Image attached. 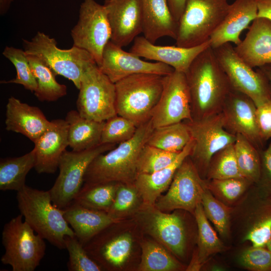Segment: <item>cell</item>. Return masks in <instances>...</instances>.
I'll return each instance as SVG.
<instances>
[{"mask_svg": "<svg viewBox=\"0 0 271 271\" xmlns=\"http://www.w3.org/2000/svg\"><path fill=\"white\" fill-rule=\"evenodd\" d=\"M185 74L193 120L220 113L232 88L213 49L210 46L200 53Z\"/></svg>", "mask_w": 271, "mask_h": 271, "instance_id": "1", "label": "cell"}, {"mask_svg": "<svg viewBox=\"0 0 271 271\" xmlns=\"http://www.w3.org/2000/svg\"><path fill=\"white\" fill-rule=\"evenodd\" d=\"M154 127L151 118L138 127L133 137L115 148L97 156L86 172L84 184L107 182L134 183L138 175L140 153L147 143Z\"/></svg>", "mask_w": 271, "mask_h": 271, "instance_id": "2", "label": "cell"}, {"mask_svg": "<svg viewBox=\"0 0 271 271\" xmlns=\"http://www.w3.org/2000/svg\"><path fill=\"white\" fill-rule=\"evenodd\" d=\"M17 200L21 214L33 230L58 249H65V236L75 235L63 210L53 204L49 190L26 185L17 192Z\"/></svg>", "mask_w": 271, "mask_h": 271, "instance_id": "3", "label": "cell"}, {"mask_svg": "<svg viewBox=\"0 0 271 271\" xmlns=\"http://www.w3.org/2000/svg\"><path fill=\"white\" fill-rule=\"evenodd\" d=\"M164 76L140 73L115 83L117 114L131 120L137 127L150 120L162 92Z\"/></svg>", "mask_w": 271, "mask_h": 271, "instance_id": "4", "label": "cell"}, {"mask_svg": "<svg viewBox=\"0 0 271 271\" xmlns=\"http://www.w3.org/2000/svg\"><path fill=\"white\" fill-rule=\"evenodd\" d=\"M23 45L27 54L38 57L55 75L71 80L78 89L86 68L96 63L87 51L73 45L68 49H60L54 38L40 31L30 40L23 39Z\"/></svg>", "mask_w": 271, "mask_h": 271, "instance_id": "5", "label": "cell"}, {"mask_svg": "<svg viewBox=\"0 0 271 271\" xmlns=\"http://www.w3.org/2000/svg\"><path fill=\"white\" fill-rule=\"evenodd\" d=\"M227 0H186L178 22L176 45L190 48L209 40L228 13Z\"/></svg>", "mask_w": 271, "mask_h": 271, "instance_id": "6", "label": "cell"}, {"mask_svg": "<svg viewBox=\"0 0 271 271\" xmlns=\"http://www.w3.org/2000/svg\"><path fill=\"white\" fill-rule=\"evenodd\" d=\"M20 214L4 225L2 243L5 253L1 262L13 271H34L45 254L44 239L38 234Z\"/></svg>", "mask_w": 271, "mask_h": 271, "instance_id": "7", "label": "cell"}, {"mask_svg": "<svg viewBox=\"0 0 271 271\" xmlns=\"http://www.w3.org/2000/svg\"><path fill=\"white\" fill-rule=\"evenodd\" d=\"M115 146L101 144L81 151L65 150L60 159L59 175L49 190L53 204L61 209L69 206L83 185L86 172L92 161Z\"/></svg>", "mask_w": 271, "mask_h": 271, "instance_id": "8", "label": "cell"}, {"mask_svg": "<svg viewBox=\"0 0 271 271\" xmlns=\"http://www.w3.org/2000/svg\"><path fill=\"white\" fill-rule=\"evenodd\" d=\"M78 90L76 106L81 116L102 122L117 114L115 83L100 70L96 63L86 68Z\"/></svg>", "mask_w": 271, "mask_h": 271, "instance_id": "9", "label": "cell"}, {"mask_svg": "<svg viewBox=\"0 0 271 271\" xmlns=\"http://www.w3.org/2000/svg\"><path fill=\"white\" fill-rule=\"evenodd\" d=\"M232 89L248 96L256 107L271 99V85L257 68L255 71L235 52L230 43L213 49Z\"/></svg>", "mask_w": 271, "mask_h": 271, "instance_id": "10", "label": "cell"}, {"mask_svg": "<svg viewBox=\"0 0 271 271\" xmlns=\"http://www.w3.org/2000/svg\"><path fill=\"white\" fill-rule=\"evenodd\" d=\"M70 35L73 46L89 52L100 66L103 50L111 36L104 6L95 0H83L78 22L71 29Z\"/></svg>", "mask_w": 271, "mask_h": 271, "instance_id": "11", "label": "cell"}, {"mask_svg": "<svg viewBox=\"0 0 271 271\" xmlns=\"http://www.w3.org/2000/svg\"><path fill=\"white\" fill-rule=\"evenodd\" d=\"M184 121L188 125L193 141L189 157L200 176L206 177L213 156L234 144L236 135L224 128L221 112L199 120Z\"/></svg>", "mask_w": 271, "mask_h": 271, "instance_id": "12", "label": "cell"}, {"mask_svg": "<svg viewBox=\"0 0 271 271\" xmlns=\"http://www.w3.org/2000/svg\"><path fill=\"white\" fill-rule=\"evenodd\" d=\"M132 217L143 232L176 256H183L186 232L183 220L178 214L166 213L155 205H144Z\"/></svg>", "mask_w": 271, "mask_h": 271, "instance_id": "13", "label": "cell"}, {"mask_svg": "<svg viewBox=\"0 0 271 271\" xmlns=\"http://www.w3.org/2000/svg\"><path fill=\"white\" fill-rule=\"evenodd\" d=\"M206 187L205 180L189 156L177 169L167 192L158 198L155 206L164 212L183 209L194 213Z\"/></svg>", "mask_w": 271, "mask_h": 271, "instance_id": "14", "label": "cell"}, {"mask_svg": "<svg viewBox=\"0 0 271 271\" xmlns=\"http://www.w3.org/2000/svg\"><path fill=\"white\" fill-rule=\"evenodd\" d=\"M151 118L154 128L193 120L185 73L174 70L164 76L162 92Z\"/></svg>", "mask_w": 271, "mask_h": 271, "instance_id": "15", "label": "cell"}, {"mask_svg": "<svg viewBox=\"0 0 271 271\" xmlns=\"http://www.w3.org/2000/svg\"><path fill=\"white\" fill-rule=\"evenodd\" d=\"M117 223L108 226L83 245L103 269H122L132 252L133 236L130 232L119 231Z\"/></svg>", "mask_w": 271, "mask_h": 271, "instance_id": "16", "label": "cell"}, {"mask_svg": "<svg viewBox=\"0 0 271 271\" xmlns=\"http://www.w3.org/2000/svg\"><path fill=\"white\" fill-rule=\"evenodd\" d=\"M256 106L248 96L232 89L223 104L221 113L224 128L236 135L240 134L260 152L264 141L257 124Z\"/></svg>", "mask_w": 271, "mask_h": 271, "instance_id": "17", "label": "cell"}, {"mask_svg": "<svg viewBox=\"0 0 271 271\" xmlns=\"http://www.w3.org/2000/svg\"><path fill=\"white\" fill-rule=\"evenodd\" d=\"M130 52H126L110 40L103 50L100 70L114 83L129 76L150 73L166 76L175 70L159 62H149Z\"/></svg>", "mask_w": 271, "mask_h": 271, "instance_id": "18", "label": "cell"}, {"mask_svg": "<svg viewBox=\"0 0 271 271\" xmlns=\"http://www.w3.org/2000/svg\"><path fill=\"white\" fill-rule=\"evenodd\" d=\"M111 36L110 41L123 47L143 31L141 0H105Z\"/></svg>", "mask_w": 271, "mask_h": 271, "instance_id": "19", "label": "cell"}, {"mask_svg": "<svg viewBox=\"0 0 271 271\" xmlns=\"http://www.w3.org/2000/svg\"><path fill=\"white\" fill-rule=\"evenodd\" d=\"M210 46V41L194 47L156 45L144 36H138L129 52L140 57L166 64L176 71L186 73L196 57Z\"/></svg>", "mask_w": 271, "mask_h": 271, "instance_id": "20", "label": "cell"}, {"mask_svg": "<svg viewBox=\"0 0 271 271\" xmlns=\"http://www.w3.org/2000/svg\"><path fill=\"white\" fill-rule=\"evenodd\" d=\"M68 124L65 119L51 121L48 128L35 142V169L39 174H53L58 169L60 159L66 148Z\"/></svg>", "mask_w": 271, "mask_h": 271, "instance_id": "21", "label": "cell"}, {"mask_svg": "<svg viewBox=\"0 0 271 271\" xmlns=\"http://www.w3.org/2000/svg\"><path fill=\"white\" fill-rule=\"evenodd\" d=\"M51 123L38 107L11 96L6 105V129L21 133L35 143Z\"/></svg>", "mask_w": 271, "mask_h": 271, "instance_id": "22", "label": "cell"}, {"mask_svg": "<svg viewBox=\"0 0 271 271\" xmlns=\"http://www.w3.org/2000/svg\"><path fill=\"white\" fill-rule=\"evenodd\" d=\"M257 17L255 0H235L218 28L209 39L210 47L215 49L226 43L238 45L242 40L241 32L249 28V25Z\"/></svg>", "mask_w": 271, "mask_h": 271, "instance_id": "23", "label": "cell"}, {"mask_svg": "<svg viewBox=\"0 0 271 271\" xmlns=\"http://www.w3.org/2000/svg\"><path fill=\"white\" fill-rule=\"evenodd\" d=\"M234 50L252 68L271 64V21L257 17Z\"/></svg>", "mask_w": 271, "mask_h": 271, "instance_id": "24", "label": "cell"}, {"mask_svg": "<svg viewBox=\"0 0 271 271\" xmlns=\"http://www.w3.org/2000/svg\"><path fill=\"white\" fill-rule=\"evenodd\" d=\"M144 37L151 43L163 37L176 40L178 24L167 0H141Z\"/></svg>", "mask_w": 271, "mask_h": 271, "instance_id": "25", "label": "cell"}, {"mask_svg": "<svg viewBox=\"0 0 271 271\" xmlns=\"http://www.w3.org/2000/svg\"><path fill=\"white\" fill-rule=\"evenodd\" d=\"M62 210L65 219L83 245L108 226L120 222L106 212L86 208L74 201Z\"/></svg>", "mask_w": 271, "mask_h": 271, "instance_id": "26", "label": "cell"}, {"mask_svg": "<svg viewBox=\"0 0 271 271\" xmlns=\"http://www.w3.org/2000/svg\"><path fill=\"white\" fill-rule=\"evenodd\" d=\"M193 146L191 139L169 166L152 174H138L134 184L143 200L144 205H155L162 193L169 188L178 168L190 155Z\"/></svg>", "mask_w": 271, "mask_h": 271, "instance_id": "27", "label": "cell"}, {"mask_svg": "<svg viewBox=\"0 0 271 271\" xmlns=\"http://www.w3.org/2000/svg\"><path fill=\"white\" fill-rule=\"evenodd\" d=\"M65 119L68 124V145L72 150L81 151L101 144L105 121L100 122L85 118L75 110L68 111Z\"/></svg>", "mask_w": 271, "mask_h": 271, "instance_id": "28", "label": "cell"}, {"mask_svg": "<svg viewBox=\"0 0 271 271\" xmlns=\"http://www.w3.org/2000/svg\"><path fill=\"white\" fill-rule=\"evenodd\" d=\"M36 156L33 149L18 157L3 158L0 161V190L19 191L25 185L29 171L35 168Z\"/></svg>", "mask_w": 271, "mask_h": 271, "instance_id": "29", "label": "cell"}, {"mask_svg": "<svg viewBox=\"0 0 271 271\" xmlns=\"http://www.w3.org/2000/svg\"><path fill=\"white\" fill-rule=\"evenodd\" d=\"M37 87L34 94L41 101H55L67 94V88L58 82L55 74L38 57L27 54Z\"/></svg>", "mask_w": 271, "mask_h": 271, "instance_id": "30", "label": "cell"}, {"mask_svg": "<svg viewBox=\"0 0 271 271\" xmlns=\"http://www.w3.org/2000/svg\"><path fill=\"white\" fill-rule=\"evenodd\" d=\"M140 244L142 254L138 270L176 271L184 269L183 265L169 251L154 239H143Z\"/></svg>", "mask_w": 271, "mask_h": 271, "instance_id": "31", "label": "cell"}, {"mask_svg": "<svg viewBox=\"0 0 271 271\" xmlns=\"http://www.w3.org/2000/svg\"><path fill=\"white\" fill-rule=\"evenodd\" d=\"M191 139L188 125L184 121L154 128L147 144L165 151L179 153Z\"/></svg>", "mask_w": 271, "mask_h": 271, "instance_id": "32", "label": "cell"}, {"mask_svg": "<svg viewBox=\"0 0 271 271\" xmlns=\"http://www.w3.org/2000/svg\"><path fill=\"white\" fill-rule=\"evenodd\" d=\"M194 214L198 226V249L194 254L202 266L211 255L224 251L226 247L208 222L201 203L196 206Z\"/></svg>", "mask_w": 271, "mask_h": 271, "instance_id": "33", "label": "cell"}, {"mask_svg": "<svg viewBox=\"0 0 271 271\" xmlns=\"http://www.w3.org/2000/svg\"><path fill=\"white\" fill-rule=\"evenodd\" d=\"M119 184H83L73 201L86 208L107 212L113 202Z\"/></svg>", "mask_w": 271, "mask_h": 271, "instance_id": "34", "label": "cell"}, {"mask_svg": "<svg viewBox=\"0 0 271 271\" xmlns=\"http://www.w3.org/2000/svg\"><path fill=\"white\" fill-rule=\"evenodd\" d=\"M234 148L241 176L252 183H257L261 172L260 152L250 142L240 134H236Z\"/></svg>", "mask_w": 271, "mask_h": 271, "instance_id": "35", "label": "cell"}, {"mask_svg": "<svg viewBox=\"0 0 271 271\" xmlns=\"http://www.w3.org/2000/svg\"><path fill=\"white\" fill-rule=\"evenodd\" d=\"M143 205V200L134 183H119L113 202L107 213L121 221L126 217H132Z\"/></svg>", "mask_w": 271, "mask_h": 271, "instance_id": "36", "label": "cell"}, {"mask_svg": "<svg viewBox=\"0 0 271 271\" xmlns=\"http://www.w3.org/2000/svg\"><path fill=\"white\" fill-rule=\"evenodd\" d=\"M206 177L207 180L243 177L237 165L234 144L225 147L213 156Z\"/></svg>", "mask_w": 271, "mask_h": 271, "instance_id": "37", "label": "cell"}, {"mask_svg": "<svg viewBox=\"0 0 271 271\" xmlns=\"http://www.w3.org/2000/svg\"><path fill=\"white\" fill-rule=\"evenodd\" d=\"M2 54L14 65L17 75L14 79L1 81V83L20 84L26 89L34 92L37 87V83L24 50L12 46H6Z\"/></svg>", "mask_w": 271, "mask_h": 271, "instance_id": "38", "label": "cell"}, {"mask_svg": "<svg viewBox=\"0 0 271 271\" xmlns=\"http://www.w3.org/2000/svg\"><path fill=\"white\" fill-rule=\"evenodd\" d=\"M201 204L207 219L221 236H227L229 232L231 208L215 198L207 187L203 193Z\"/></svg>", "mask_w": 271, "mask_h": 271, "instance_id": "39", "label": "cell"}, {"mask_svg": "<svg viewBox=\"0 0 271 271\" xmlns=\"http://www.w3.org/2000/svg\"><path fill=\"white\" fill-rule=\"evenodd\" d=\"M179 153L165 151L146 144L139 156L138 174H152L166 168L175 161Z\"/></svg>", "mask_w": 271, "mask_h": 271, "instance_id": "40", "label": "cell"}, {"mask_svg": "<svg viewBox=\"0 0 271 271\" xmlns=\"http://www.w3.org/2000/svg\"><path fill=\"white\" fill-rule=\"evenodd\" d=\"M137 128L131 120L116 114L105 121L100 143L103 144H119L132 138Z\"/></svg>", "mask_w": 271, "mask_h": 271, "instance_id": "41", "label": "cell"}, {"mask_svg": "<svg viewBox=\"0 0 271 271\" xmlns=\"http://www.w3.org/2000/svg\"><path fill=\"white\" fill-rule=\"evenodd\" d=\"M65 249L69 254V271H100L102 267L88 254L75 235L66 236Z\"/></svg>", "mask_w": 271, "mask_h": 271, "instance_id": "42", "label": "cell"}, {"mask_svg": "<svg viewBox=\"0 0 271 271\" xmlns=\"http://www.w3.org/2000/svg\"><path fill=\"white\" fill-rule=\"evenodd\" d=\"M207 188L223 200L231 202L237 200L252 183L244 178L205 180Z\"/></svg>", "mask_w": 271, "mask_h": 271, "instance_id": "43", "label": "cell"}, {"mask_svg": "<svg viewBox=\"0 0 271 271\" xmlns=\"http://www.w3.org/2000/svg\"><path fill=\"white\" fill-rule=\"evenodd\" d=\"M240 261L250 270L271 271V251L266 247L252 246L243 251Z\"/></svg>", "mask_w": 271, "mask_h": 271, "instance_id": "44", "label": "cell"}, {"mask_svg": "<svg viewBox=\"0 0 271 271\" xmlns=\"http://www.w3.org/2000/svg\"><path fill=\"white\" fill-rule=\"evenodd\" d=\"M256 117L260 136L265 142L271 138V99L256 107Z\"/></svg>", "mask_w": 271, "mask_h": 271, "instance_id": "45", "label": "cell"}, {"mask_svg": "<svg viewBox=\"0 0 271 271\" xmlns=\"http://www.w3.org/2000/svg\"><path fill=\"white\" fill-rule=\"evenodd\" d=\"M261 172L260 187L271 194V142L268 147L260 152Z\"/></svg>", "mask_w": 271, "mask_h": 271, "instance_id": "46", "label": "cell"}, {"mask_svg": "<svg viewBox=\"0 0 271 271\" xmlns=\"http://www.w3.org/2000/svg\"><path fill=\"white\" fill-rule=\"evenodd\" d=\"M257 9V17L271 21V0H255Z\"/></svg>", "mask_w": 271, "mask_h": 271, "instance_id": "47", "label": "cell"}, {"mask_svg": "<svg viewBox=\"0 0 271 271\" xmlns=\"http://www.w3.org/2000/svg\"><path fill=\"white\" fill-rule=\"evenodd\" d=\"M172 14L178 23L184 11L186 0H167Z\"/></svg>", "mask_w": 271, "mask_h": 271, "instance_id": "48", "label": "cell"}, {"mask_svg": "<svg viewBox=\"0 0 271 271\" xmlns=\"http://www.w3.org/2000/svg\"><path fill=\"white\" fill-rule=\"evenodd\" d=\"M258 69L265 76L271 85V64L263 65Z\"/></svg>", "mask_w": 271, "mask_h": 271, "instance_id": "49", "label": "cell"}, {"mask_svg": "<svg viewBox=\"0 0 271 271\" xmlns=\"http://www.w3.org/2000/svg\"><path fill=\"white\" fill-rule=\"evenodd\" d=\"M14 0H0V14L3 15L8 11Z\"/></svg>", "mask_w": 271, "mask_h": 271, "instance_id": "50", "label": "cell"}, {"mask_svg": "<svg viewBox=\"0 0 271 271\" xmlns=\"http://www.w3.org/2000/svg\"><path fill=\"white\" fill-rule=\"evenodd\" d=\"M266 247L271 251V238L267 242Z\"/></svg>", "mask_w": 271, "mask_h": 271, "instance_id": "51", "label": "cell"}]
</instances>
